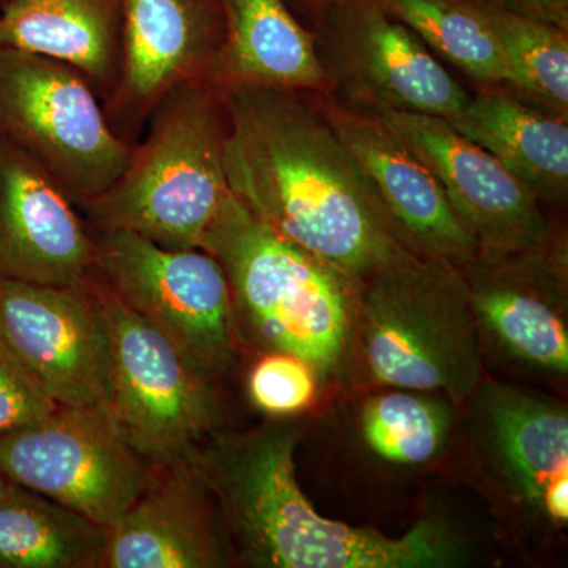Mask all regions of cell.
I'll list each match as a JSON object with an SVG mask.
<instances>
[{
    "instance_id": "cell-1",
    "label": "cell",
    "mask_w": 568,
    "mask_h": 568,
    "mask_svg": "<svg viewBox=\"0 0 568 568\" xmlns=\"http://www.w3.org/2000/svg\"><path fill=\"white\" fill-rule=\"evenodd\" d=\"M220 91L227 189L257 220L361 283L416 254L396 234L320 93Z\"/></svg>"
},
{
    "instance_id": "cell-2",
    "label": "cell",
    "mask_w": 568,
    "mask_h": 568,
    "mask_svg": "<svg viewBox=\"0 0 568 568\" xmlns=\"http://www.w3.org/2000/svg\"><path fill=\"white\" fill-rule=\"evenodd\" d=\"M298 439L295 422L274 417L241 435L212 433L189 459L246 566L447 568L465 562V540L435 515L398 537L321 515L295 474Z\"/></svg>"
},
{
    "instance_id": "cell-3",
    "label": "cell",
    "mask_w": 568,
    "mask_h": 568,
    "mask_svg": "<svg viewBox=\"0 0 568 568\" xmlns=\"http://www.w3.org/2000/svg\"><path fill=\"white\" fill-rule=\"evenodd\" d=\"M200 248L226 275L237 339L297 355L321 384L339 381L361 282L276 234L231 192Z\"/></svg>"
},
{
    "instance_id": "cell-4",
    "label": "cell",
    "mask_w": 568,
    "mask_h": 568,
    "mask_svg": "<svg viewBox=\"0 0 568 568\" xmlns=\"http://www.w3.org/2000/svg\"><path fill=\"white\" fill-rule=\"evenodd\" d=\"M484 373L458 265L410 254L361 283L339 381L439 394L462 409Z\"/></svg>"
},
{
    "instance_id": "cell-5",
    "label": "cell",
    "mask_w": 568,
    "mask_h": 568,
    "mask_svg": "<svg viewBox=\"0 0 568 568\" xmlns=\"http://www.w3.org/2000/svg\"><path fill=\"white\" fill-rule=\"evenodd\" d=\"M148 133L106 192L80 209L93 230L140 234L166 248H200L230 194L226 111L213 82H182L148 114Z\"/></svg>"
},
{
    "instance_id": "cell-6",
    "label": "cell",
    "mask_w": 568,
    "mask_h": 568,
    "mask_svg": "<svg viewBox=\"0 0 568 568\" xmlns=\"http://www.w3.org/2000/svg\"><path fill=\"white\" fill-rule=\"evenodd\" d=\"M0 138L20 149L81 207L132 159L91 82L43 55L0 47Z\"/></svg>"
},
{
    "instance_id": "cell-7",
    "label": "cell",
    "mask_w": 568,
    "mask_h": 568,
    "mask_svg": "<svg viewBox=\"0 0 568 568\" xmlns=\"http://www.w3.org/2000/svg\"><path fill=\"white\" fill-rule=\"evenodd\" d=\"M88 286L110 335V410L122 435L151 466L186 462L219 425L212 381L123 304L95 268Z\"/></svg>"
},
{
    "instance_id": "cell-8",
    "label": "cell",
    "mask_w": 568,
    "mask_h": 568,
    "mask_svg": "<svg viewBox=\"0 0 568 568\" xmlns=\"http://www.w3.org/2000/svg\"><path fill=\"white\" fill-rule=\"evenodd\" d=\"M91 234L97 275L123 304L212 383L234 365L239 339L230 286L211 253L166 248L130 231Z\"/></svg>"
},
{
    "instance_id": "cell-9",
    "label": "cell",
    "mask_w": 568,
    "mask_h": 568,
    "mask_svg": "<svg viewBox=\"0 0 568 568\" xmlns=\"http://www.w3.org/2000/svg\"><path fill=\"white\" fill-rule=\"evenodd\" d=\"M334 102L347 110L417 112L450 121L470 95L422 41L373 0H339L312 29Z\"/></svg>"
},
{
    "instance_id": "cell-10",
    "label": "cell",
    "mask_w": 568,
    "mask_h": 568,
    "mask_svg": "<svg viewBox=\"0 0 568 568\" xmlns=\"http://www.w3.org/2000/svg\"><path fill=\"white\" fill-rule=\"evenodd\" d=\"M465 406L470 454L497 507L525 529H566L567 406L487 377Z\"/></svg>"
},
{
    "instance_id": "cell-11",
    "label": "cell",
    "mask_w": 568,
    "mask_h": 568,
    "mask_svg": "<svg viewBox=\"0 0 568 568\" xmlns=\"http://www.w3.org/2000/svg\"><path fill=\"white\" fill-rule=\"evenodd\" d=\"M0 469L14 485L111 528L152 476L110 407L61 406L0 435Z\"/></svg>"
},
{
    "instance_id": "cell-12",
    "label": "cell",
    "mask_w": 568,
    "mask_h": 568,
    "mask_svg": "<svg viewBox=\"0 0 568 568\" xmlns=\"http://www.w3.org/2000/svg\"><path fill=\"white\" fill-rule=\"evenodd\" d=\"M485 355L526 375L568 376L566 233L521 252H477L459 265Z\"/></svg>"
},
{
    "instance_id": "cell-13",
    "label": "cell",
    "mask_w": 568,
    "mask_h": 568,
    "mask_svg": "<svg viewBox=\"0 0 568 568\" xmlns=\"http://www.w3.org/2000/svg\"><path fill=\"white\" fill-rule=\"evenodd\" d=\"M373 115L436 175L477 252H521L562 234L526 183L446 119L417 112Z\"/></svg>"
},
{
    "instance_id": "cell-14",
    "label": "cell",
    "mask_w": 568,
    "mask_h": 568,
    "mask_svg": "<svg viewBox=\"0 0 568 568\" xmlns=\"http://www.w3.org/2000/svg\"><path fill=\"white\" fill-rule=\"evenodd\" d=\"M0 338L58 405L110 407V335L88 282L0 276Z\"/></svg>"
},
{
    "instance_id": "cell-15",
    "label": "cell",
    "mask_w": 568,
    "mask_h": 568,
    "mask_svg": "<svg viewBox=\"0 0 568 568\" xmlns=\"http://www.w3.org/2000/svg\"><path fill=\"white\" fill-rule=\"evenodd\" d=\"M61 185L0 138V276L81 286L95 268L91 230Z\"/></svg>"
},
{
    "instance_id": "cell-16",
    "label": "cell",
    "mask_w": 568,
    "mask_h": 568,
    "mask_svg": "<svg viewBox=\"0 0 568 568\" xmlns=\"http://www.w3.org/2000/svg\"><path fill=\"white\" fill-rule=\"evenodd\" d=\"M320 97L325 114L364 170L403 244L418 256L458 267L473 260L476 242L429 168L376 115Z\"/></svg>"
},
{
    "instance_id": "cell-17",
    "label": "cell",
    "mask_w": 568,
    "mask_h": 568,
    "mask_svg": "<svg viewBox=\"0 0 568 568\" xmlns=\"http://www.w3.org/2000/svg\"><path fill=\"white\" fill-rule=\"evenodd\" d=\"M122 65L110 108L148 118L182 82L207 80L223 43L219 0H121Z\"/></svg>"
},
{
    "instance_id": "cell-18",
    "label": "cell",
    "mask_w": 568,
    "mask_h": 568,
    "mask_svg": "<svg viewBox=\"0 0 568 568\" xmlns=\"http://www.w3.org/2000/svg\"><path fill=\"white\" fill-rule=\"evenodd\" d=\"M230 548L192 463L153 466L132 507L108 528L100 568H219Z\"/></svg>"
},
{
    "instance_id": "cell-19",
    "label": "cell",
    "mask_w": 568,
    "mask_h": 568,
    "mask_svg": "<svg viewBox=\"0 0 568 568\" xmlns=\"http://www.w3.org/2000/svg\"><path fill=\"white\" fill-rule=\"evenodd\" d=\"M223 43L207 81L216 88L264 85L328 95L315 36L284 0H219Z\"/></svg>"
},
{
    "instance_id": "cell-20",
    "label": "cell",
    "mask_w": 568,
    "mask_h": 568,
    "mask_svg": "<svg viewBox=\"0 0 568 568\" xmlns=\"http://www.w3.org/2000/svg\"><path fill=\"white\" fill-rule=\"evenodd\" d=\"M0 47L65 63L110 102L122 65L121 0H9Z\"/></svg>"
},
{
    "instance_id": "cell-21",
    "label": "cell",
    "mask_w": 568,
    "mask_h": 568,
    "mask_svg": "<svg viewBox=\"0 0 568 568\" xmlns=\"http://www.w3.org/2000/svg\"><path fill=\"white\" fill-rule=\"evenodd\" d=\"M450 125L491 153L545 205L568 196L566 118L526 102L510 91H478Z\"/></svg>"
},
{
    "instance_id": "cell-22",
    "label": "cell",
    "mask_w": 568,
    "mask_h": 568,
    "mask_svg": "<svg viewBox=\"0 0 568 568\" xmlns=\"http://www.w3.org/2000/svg\"><path fill=\"white\" fill-rule=\"evenodd\" d=\"M355 407V433L373 462L420 470L440 462L455 443L459 407L444 395L407 388H365Z\"/></svg>"
},
{
    "instance_id": "cell-23",
    "label": "cell",
    "mask_w": 568,
    "mask_h": 568,
    "mask_svg": "<svg viewBox=\"0 0 568 568\" xmlns=\"http://www.w3.org/2000/svg\"><path fill=\"white\" fill-rule=\"evenodd\" d=\"M108 528L31 489L0 500V568H100Z\"/></svg>"
},
{
    "instance_id": "cell-24",
    "label": "cell",
    "mask_w": 568,
    "mask_h": 568,
    "mask_svg": "<svg viewBox=\"0 0 568 568\" xmlns=\"http://www.w3.org/2000/svg\"><path fill=\"white\" fill-rule=\"evenodd\" d=\"M457 67L478 91H510L503 48L478 0H373Z\"/></svg>"
},
{
    "instance_id": "cell-25",
    "label": "cell",
    "mask_w": 568,
    "mask_h": 568,
    "mask_svg": "<svg viewBox=\"0 0 568 568\" xmlns=\"http://www.w3.org/2000/svg\"><path fill=\"white\" fill-rule=\"evenodd\" d=\"M511 74V92L568 119V31L478 0Z\"/></svg>"
},
{
    "instance_id": "cell-26",
    "label": "cell",
    "mask_w": 568,
    "mask_h": 568,
    "mask_svg": "<svg viewBox=\"0 0 568 568\" xmlns=\"http://www.w3.org/2000/svg\"><path fill=\"white\" fill-rule=\"evenodd\" d=\"M321 386L315 369L287 353L261 354L248 376L250 399L272 417H291L310 409Z\"/></svg>"
},
{
    "instance_id": "cell-27",
    "label": "cell",
    "mask_w": 568,
    "mask_h": 568,
    "mask_svg": "<svg viewBox=\"0 0 568 568\" xmlns=\"http://www.w3.org/2000/svg\"><path fill=\"white\" fill-rule=\"evenodd\" d=\"M58 406L0 338V435L31 425Z\"/></svg>"
},
{
    "instance_id": "cell-28",
    "label": "cell",
    "mask_w": 568,
    "mask_h": 568,
    "mask_svg": "<svg viewBox=\"0 0 568 568\" xmlns=\"http://www.w3.org/2000/svg\"><path fill=\"white\" fill-rule=\"evenodd\" d=\"M497 9L511 11L519 17L548 22L568 31V0H485Z\"/></svg>"
},
{
    "instance_id": "cell-29",
    "label": "cell",
    "mask_w": 568,
    "mask_h": 568,
    "mask_svg": "<svg viewBox=\"0 0 568 568\" xmlns=\"http://www.w3.org/2000/svg\"><path fill=\"white\" fill-rule=\"evenodd\" d=\"M336 2L339 0H284L287 9L293 11L294 17L310 31L315 28L324 11Z\"/></svg>"
},
{
    "instance_id": "cell-30",
    "label": "cell",
    "mask_w": 568,
    "mask_h": 568,
    "mask_svg": "<svg viewBox=\"0 0 568 568\" xmlns=\"http://www.w3.org/2000/svg\"><path fill=\"white\" fill-rule=\"evenodd\" d=\"M13 485V481H11L10 478L2 473V469H0V500L9 495V491Z\"/></svg>"
}]
</instances>
